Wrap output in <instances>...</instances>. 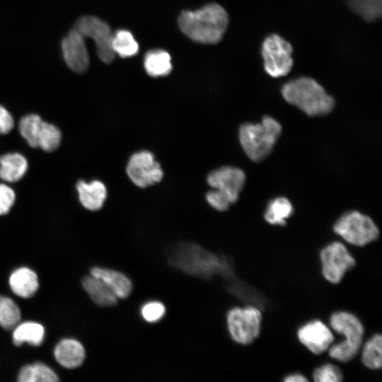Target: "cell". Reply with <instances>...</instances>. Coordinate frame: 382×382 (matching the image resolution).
I'll return each mask as SVG.
<instances>
[{"mask_svg": "<svg viewBox=\"0 0 382 382\" xmlns=\"http://www.w3.org/2000/svg\"><path fill=\"white\" fill-rule=\"evenodd\" d=\"M169 263L175 268L196 277L209 279L216 276L230 277L229 261L192 243H183L170 252Z\"/></svg>", "mask_w": 382, "mask_h": 382, "instance_id": "cell-1", "label": "cell"}, {"mask_svg": "<svg viewBox=\"0 0 382 382\" xmlns=\"http://www.w3.org/2000/svg\"><path fill=\"white\" fill-rule=\"evenodd\" d=\"M178 23L183 33L192 40L216 44L222 39L226 30L228 16L221 6L210 4L195 11H183Z\"/></svg>", "mask_w": 382, "mask_h": 382, "instance_id": "cell-2", "label": "cell"}, {"mask_svg": "<svg viewBox=\"0 0 382 382\" xmlns=\"http://www.w3.org/2000/svg\"><path fill=\"white\" fill-rule=\"evenodd\" d=\"M283 98L311 117L330 113L335 100L315 79L299 76L284 83L281 88Z\"/></svg>", "mask_w": 382, "mask_h": 382, "instance_id": "cell-3", "label": "cell"}, {"mask_svg": "<svg viewBox=\"0 0 382 382\" xmlns=\"http://www.w3.org/2000/svg\"><path fill=\"white\" fill-rule=\"evenodd\" d=\"M282 132L281 125L265 115L260 123H243L239 128V141L248 157L254 162L267 158Z\"/></svg>", "mask_w": 382, "mask_h": 382, "instance_id": "cell-4", "label": "cell"}, {"mask_svg": "<svg viewBox=\"0 0 382 382\" xmlns=\"http://www.w3.org/2000/svg\"><path fill=\"white\" fill-rule=\"evenodd\" d=\"M332 330L343 335L344 340L332 344L328 354L340 362H348L359 353L363 345L364 328L361 320L348 311H336L330 318Z\"/></svg>", "mask_w": 382, "mask_h": 382, "instance_id": "cell-5", "label": "cell"}, {"mask_svg": "<svg viewBox=\"0 0 382 382\" xmlns=\"http://www.w3.org/2000/svg\"><path fill=\"white\" fill-rule=\"evenodd\" d=\"M333 231L346 242L357 246L366 245L379 236L374 221L357 211L342 214L334 224Z\"/></svg>", "mask_w": 382, "mask_h": 382, "instance_id": "cell-6", "label": "cell"}, {"mask_svg": "<svg viewBox=\"0 0 382 382\" xmlns=\"http://www.w3.org/2000/svg\"><path fill=\"white\" fill-rule=\"evenodd\" d=\"M262 316L256 306L233 307L226 314V325L232 340L243 345L254 342L261 330Z\"/></svg>", "mask_w": 382, "mask_h": 382, "instance_id": "cell-7", "label": "cell"}, {"mask_svg": "<svg viewBox=\"0 0 382 382\" xmlns=\"http://www.w3.org/2000/svg\"><path fill=\"white\" fill-rule=\"evenodd\" d=\"M291 45L280 35L272 33L267 35L261 46V55L264 69L272 77L287 75L294 64Z\"/></svg>", "mask_w": 382, "mask_h": 382, "instance_id": "cell-8", "label": "cell"}, {"mask_svg": "<svg viewBox=\"0 0 382 382\" xmlns=\"http://www.w3.org/2000/svg\"><path fill=\"white\" fill-rule=\"evenodd\" d=\"M321 272L330 283L336 284L341 282L345 273L356 264L355 259L347 247L340 241H334L320 252Z\"/></svg>", "mask_w": 382, "mask_h": 382, "instance_id": "cell-9", "label": "cell"}, {"mask_svg": "<svg viewBox=\"0 0 382 382\" xmlns=\"http://www.w3.org/2000/svg\"><path fill=\"white\" fill-rule=\"evenodd\" d=\"M126 173L131 181L141 188L159 183L163 176L160 163L147 150L137 151L129 157Z\"/></svg>", "mask_w": 382, "mask_h": 382, "instance_id": "cell-10", "label": "cell"}, {"mask_svg": "<svg viewBox=\"0 0 382 382\" xmlns=\"http://www.w3.org/2000/svg\"><path fill=\"white\" fill-rule=\"evenodd\" d=\"M75 28L83 37L95 41L97 54L101 61L107 64L113 61L115 56L112 47L114 34L105 21L96 16H85L76 21Z\"/></svg>", "mask_w": 382, "mask_h": 382, "instance_id": "cell-11", "label": "cell"}, {"mask_svg": "<svg viewBox=\"0 0 382 382\" xmlns=\"http://www.w3.org/2000/svg\"><path fill=\"white\" fill-rule=\"evenodd\" d=\"M209 185L230 205L236 202L245 183L243 170L222 166L211 171L207 177Z\"/></svg>", "mask_w": 382, "mask_h": 382, "instance_id": "cell-12", "label": "cell"}, {"mask_svg": "<svg viewBox=\"0 0 382 382\" xmlns=\"http://www.w3.org/2000/svg\"><path fill=\"white\" fill-rule=\"evenodd\" d=\"M298 339L310 352L321 354L333 344L335 336L330 327L320 320H313L300 327Z\"/></svg>", "mask_w": 382, "mask_h": 382, "instance_id": "cell-13", "label": "cell"}, {"mask_svg": "<svg viewBox=\"0 0 382 382\" xmlns=\"http://www.w3.org/2000/svg\"><path fill=\"white\" fill-rule=\"evenodd\" d=\"M62 50L66 64L72 71L82 73L87 69L89 57L84 37L76 28L62 40Z\"/></svg>", "mask_w": 382, "mask_h": 382, "instance_id": "cell-14", "label": "cell"}, {"mask_svg": "<svg viewBox=\"0 0 382 382\" xmlns=\"http://www.w3.org/2000/svg\"><path fill=\"white\" fill-rule=\"evenodd\" d=\"M90 274L102 280L114 293L117 299H124L132 291V282L124 273L102 267H93Z\"/></svg>", "mask_w": 382, "mask_h": 382, "instance_id": "cell-15", "label": "cell"}, {"mask_svg": "<svg viewBox=\"0 0 382 382\" xmlns=\"http://www.w3.org/2000/svg\"><path fill=\"white\" fill-rule=\"evenodd\" d=\"M54 356L57 361L63 367L75 369L83 364L86 357V351L83 345L77 340L64 338L55 346Z\"/></svg>", "mask_w": 382, "mask_h": 382, "instance_id": "cell-16", "label": "cell"}, {"mask_svg": "<svg viewBox=\"0 0 382 382\" xmlns=\"http://www.w3.org/2000/svg\"><path fill=\"white\" fill-rule=\"evenodd\" d=\"M79 198L83 207L90 211H98L102 208L107 197L105 184L98 180L86 183L79 180L76 183Z\"/></svg>", "mask_w": 382, "mask_h": 382, "instance_id": "cell-17", "label": "cell"}, {"mask_svg": "<svg viewBox=\"0 0 382 382\" xmlns=\"http://www.w3.org/2000/svg\"><path fill=\"white\" fill-rule=\"evenodd\" d=\"M8 284L13 293L23 299L33 296L39 287L37 274L27 267L13 270L9 277Z\"/></svg>", "mask_w": 382, "mask_h": 382, "instance_id": "cell-18", "label": "cell"}, {"mask_svg": "<svg viewBox=\"0 0 382 382\" xmlns=\"http://www.w3.org/2000/svg\"><path fill=\"white\" fill-rule=\"evenodd\" d=\"M82 286L91 300L101 307H111L117 304V298L110 289L100 279L90 274L82 279Z\"/></svg>", "mask_w": 382, "mask_h": 382, "instance_id": "cell-19", "label": "cell"}, {"mask_svg": "<svg viewBox=\"0 0 382 382\" xmlns=\"http://www.w3.org/2000/svg\"><path fill=\"white\" fill-rule=\"evenodd\" d=\"M26 158L18 153H9L0 157V178L9 183L21 180L28 170Z\"/></svg>", "mask_w": 382, "mask_h": 382, "instance_id": "cell-20", "label": "cell"}, {"mask_svg": "<svg viewBox=\"0 0 382 382\" xmlns=\"http://www.w3.org/2000/svg\"><path fill=\"white\" fill-rule=\"evenodd\" d=\"M43 325L35 321H26L17 324L12 332L13 342L16 346L28 343L32 346L40 345L45 337Z\"/></svg>", "mask_w": 382, "mask_h": 382, "instance_id": "cell-21", "label": "cell"}, {"mask_svg": "<svg viewBox=\"0 0 382 382\" xmlns=\"http://www.w3.org/2000/svg\"><path fill=\"white\" fill-rule=\"evenodd\" d=\"M20 382H57L59 378L55 371L47 364L35 362L23 366L18 374Z\"/></svg>", "mask_w": 382, "mask_h": 382, "instance_id": "cell-22", "label": "cell"}, {"mask_svg": "<svg viewBox=\"0 0 382 382\" xmlns=\"http://www.w3.org/2000/svg\"><path fill=\"white\" fill-rule=\"evenodd\" d=\"M144 65L147 74L154 77L166 76L172 69L170 54L161 50L148 52L144 57Z\"/></svg>", "mask_w": 382, "mask_h": 382, "instance_id": "cell-23", "label": "cell"}, {"mask_svg": "<svg viewBox=\"0 0 382 382\" xmlns=\"http://www.w3.org/2000/svg\"><path fill=\"white\" fill-rule=\"evenodd\" d=\"M293 213V207L289 200L284 197L271 200L264 214L267 222L272 225L284 226L286 219Z\"/></svg>", "mask_w": 382, "mask_h": 382, "instance_id": "cell-24", "label": "cell"}, {"mask_svg": "<svg viewBox=\"0 0 382 382\" xmlns=\"http://www.w3.org/2000/svg\"><path fill=\"white\" fill-rule=\"evenodd\" d=\"M361 361L363 364L373 370L379 369L382 366V336L375 334L362 345Z\"/></svg>", "mask_w": 382, "mask_h": 382, "instance_id": "cell-25", "label": "cell"}, {"mask_svg": "<svg viewBox=\"0 0 382 382\" xmlns=\"http://www.w3.org/2000/svg\"><path fill=\"white\" fill-rule=\"evenodd\" d=\"M112 47L115 54L121 57H129L139 51V45L132 34L125 30L117 31L113 35Z\"/></svg>", "mask_w": 382, "mask_h": 382, "instance_id": "cell-26", "label": "cell"}, {"mask_svg": "<svg viewBox=\"0 0 382 382\" xmlns=\"http://www.w3.org/2000/svg\"><path fill=\"white\" fill-rule=\"evenodd\" d=\"M347 3L355 13L368 22L381 16V0H347Z\"/></svg>", "mask_w": 382, "mask_h": 382, "instance_id": "cell-27", "label": "cell"}, {"mask_svg": "<svg viewBox=\"0 0 382 382\" xmlns=\"http://www.w3.org/2000/svg\"><path fill=\"white\" fill-rule=\"evenodd\" d=\"M21 310L11 298L0 294V325L9 330L14 328L21 320Z\"/></svg>", "mask_w": 382, "mask_h": 382, "instance_id": "cell-28", "label": "cell"}, {"mask_svg": "<svg viewBox=\"0 0 382 382\" xmlns=\"http://www.w3.org/2000/svg\"><path fill=\"white\" fill-rule=\"evenodd\" d=\"M42 120L36 114L23 117L19 122V131L21 136L33 148H38V135Z\"/></svg>", "mask_w": 382, "mask_h": 382, "instance_id": "cell-29", "label": "cell"}, {"mask_svg": "<svg viewBox=\"0 0 382 382\" xmlns=\"http://www.w3.org/2000/svg\"><path fill=\"white\" fill-rule=\"evenodd\" d=\"M61 139L60 130L55 125L42 120L38 135V148L47 152L54 151L59 147Z\"/></svg>", "mask_w": 382, "mask_h": 382, "instance_id": "cell-30", "label": "cell"}, {"mask_svg": "<svg viewBox=\"0 0 382 382\" xmlns=\"http://www.w3.org/2000/svg\"><path fill=\"white\" fill-rule=\"evenodd\" d=\"M313 378L316 382H340L343 375L338 366L329 363L315 369Z\"/></svg>", "mask_w": 382, "mask_h": 382, "instance_id": "cell-31", "label": "cell"}, {"mask_svg": "<svg viewBox=\"0 0 382 382\" xmlns=\"http://www.w3.org/2000/svg\"><path fill=\"white\" fill-rule=\"evenodd\" d=\"M141 316L147 323H154L161 320L166 314V307L158 301H150L141 308Z\"/></svg>", "mask_w": 382, "mask_h": 382, "instance_id": "cell-32", "label": "cell"}, {"mask_svg": "<svg viewBox=\"0 0 382 382\" xmlns=\"http://www.w3.org/2000/svg\"><path fill=\"white\" fill-rule=\"evenodd\" d=\"M15 199L13 189L5 184H0V216L9 212Z\"/></svg>", "mask_w": 382, "mask_h": 382, "instance_id": "cell-33", "label": "cell"}, {"mask_svg": "<svg viewBox=\"0 0 382 382\" xmlns=\"http://www.w3.org/2000/svg\"><path fill=\"white\" fill-rule=\"evenodd\" d=\"M14 121L11 113L0 105V134L9 133L13 127Z\"/></svg>", "mask_w": 382, "mask_h": 382, "instance_id": "cell-34", "label": "cell"}, {"mask_svg": "<svg viewBox=\"0 0 382 382\" xmlns=\"http://www.w3.org/2000/svg\"><path fill=\"white\" fill-rule=\"evenodd\" d=\"M284 382H306L308 378L301 374L294 373L286 376L284 378Z\"/></svg>", "mask_w": 382, "mask_h": 382, "instance_id": "cell-35", "label": "cell"}]
</instances>
